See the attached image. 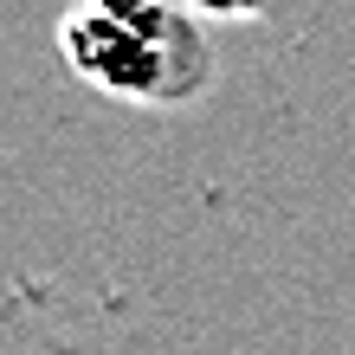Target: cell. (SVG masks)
<instances>
[{
    "mask_svg": "<svg viewBox=\"0 0 355 355\" xmlns=\"http://www.w3.org/2000/svg\"><path fill=\"white\" fill-rule=\"evenodd\" d=\"M58 52L91 91L123 103H194L214 91L220 58L214 39L194 19V7H162V0H91L58 19Z\"/></svg>",
    "mask_w": 355,
    "mask_h": 355,
    "instance_id": "cell-1",
    "label": "cell"
}]
</instances>
